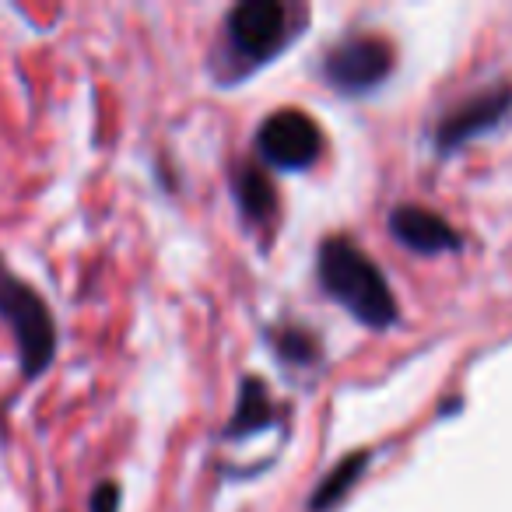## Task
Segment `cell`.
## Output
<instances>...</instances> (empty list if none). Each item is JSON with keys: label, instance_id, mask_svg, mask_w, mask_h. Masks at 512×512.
Wrapping results in <instances>:
<instances>
[{"label": "cell", "instance_id": "cell-1", "mask_svg": "<svg viewBox=\"0 0 512 512\" xmlns=\"http://www.w3.org/2000/svg\"><path fill=\"white\" fill-rule=\"evenodd\" d=\"M320 285L365 327L386 330L397 323L400 309L383 271L348 235H334L320 246Z\"/></svg>", "mask_w": 512, "mask_h": 512}, {"label": "cell", "instance_id": "cell-2", "mask_svg": "<svg viewBox=\"0 0 512 512\" xmlns=\"http://www.w3.org/2000/svg\"><path fill=\"white\" fill-rule=\"evenodd\" d=\"M0 320L8 323L11 337H15L25 376H43L46 365L57 355V323H53L43 295L25 285L4 260H0Z\"/></svg>", "mask_w": 512, "mask_h": 512}, {"label": "cell", "instance_id": "cell-3", "mask_svg": "<svg viewBox=\"0 0 512 512\" xmlns=\"http://www.w3.org/2000/svg\"><path fill=\"white\" fill-rule=\"evenodd\" d=\"M256 148L278 169H309L320 158L323 134L302 109H278L256 130Z\"/></svg>", "mask_w": 512, "mask_h": 512}, {"label": "cell", "instance_id": "cell-4", "mask_svg": "<svg viewBox=\"0 0 512 512\" xmlns=\"http://www.w3.org/2000/svg\"><path fill=\"white\" fill-rule=\"evenodd\" d=\"M390 67L393 50L379 36H351L341 46H334L327 53V60H323L327 81L344 95H362L369 88H376L390 74Z\"/></svg>", "mask_w": 512, "mask_h": 512}, {"label": "cell", "instance_id": "cell-5", "mask_svg": "<svg viewBox=\"0 0 512 512\" xmlns=\"http://www.w3.org/2000/svg\"><path fill=\"white\" fill-rule=\"evenodd\" d=\"M228 39H232L235 53L246 57L249 64L274 57L288 36V11L278 0H242L235 4L232 15L225 22Z\"/></svg>", "mask_w": 512, "mask_h": 512}, {"label": "cell", "instance_id": "cell-6", "mask_svg": "<svg viewBox=\"0 0 512 512\" xmlns=\"http://www.w3.org/2000/svg\"><path fill=\"white\" fill-rule=\"evenodd\" d=\"M512 109V85H495L488 92L474 95V99L460 102L456 109H449L446 120L435 130V144L439 151H456L477 134H488L498 123L509 116Z\"/></svg>", "mask_w": 512, "mask_h": 512}, {"label": "cell", "instance_id": "cell-7", "mask_svg": "<svg viewBox=\"0 0 512 512\" xmlns=\"http://www.w3.org/2000/svg\"><path fill=\"white\" fill-rule=\"evenodd\" d=\"M390 232L397 242H404L414 253H442V249H460V232L449 225L442 214L428 207L404 204L390 211Z\"/></svg>", "mask_w": 512, "mask_h": 512}, {"label": "cell", "instance_id": "cell-8", "mask_svg": "<svg viewBox=\"0 0 512 512\" xmlns=\"http://www.w3.org/2000/svg\"><path fill=\"white\" fill-rule=\"evenodd\" d=\"M274 418V404H271V393H267L264 379H242V390L239 400H235V414L228 421V435L232 439H242V435H253L260 428H267Z\"/></svg>", "mask_w": 512, "mask_h": 512}, {"label": "cell", "instance_id": "cell-9", "mask_svg": "<svg viewBox=\"0 0 512 512\" xmlns=\"http://www.w3.org/2000/svg\"><path fill=\"white\" fill-rule=\"evenodd\" d=\"M369 460H372L369 449H358V453L344 456V460L323 477L316 495L309 498V512H327V509H334V505H341V498L358 484V477H362V470L369 467Z\"/></svg>", "mask_w": 512, "mask_h": 512}, {"label": "cell", "instance_id": "cell-10", "mask_svg": "<svg viewBox=\"0 0 512 512\" xmlns=\"http://www.w3.org/2000/svg\"><path fill=\"white\" fill-rule=\"evenodd\" d=\"M235 197H239L242 211L256 221H267L278 211V190H274L271 176L264 169H256V165H246L235 176Z\"/></svg>", "mask_w": 512, "mask_h": 512}, {"label": "cell", "instance_id": "cell-11", "mask_svg": "<svg viewBox=\"0 0 512 512\" xmlns=\"http://www.w3.org/2000/svg\"><path fill=\"white\" fill-rule=\"evenodd\" d=\"M278 351L288 358V362H313L316 355V341L313 334H306V330H285V334L278 337Z\"/></svg>", "mask_w": 512, "mask_h": 512}, {"label": "cell", "instance_id": "cell-12", "mask_svg": "<svg viewBox=\"0 0 512 512\" xmlns=\"http://www.w3.org/2000/svg\"><path fill=\"white\" fill-rule=\"evenodd\" d=\"M88 512H120V488L113 481L99 484L88 498Z\"/></svg>", "mask_w": 512, "mask_h": 512}]
</instances>
